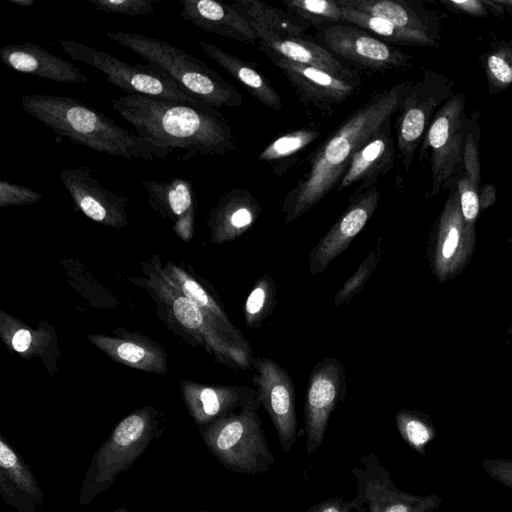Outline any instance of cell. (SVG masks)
Listing matches in <instances>:
<instances>
[{"label": "cell", "mask_w": 512, "mask_h": 512, "mask_svg": "<svg viewBox=\"0 0 512 512\" xmlns=\"http://www.w3.org/2000/svg\"><path fill=\"white\" fill-rule=\"evenodd\" d=\"M1 61L14 71L59 83H87L88 77L70 61L55 56L32 42L0 49Z\"/></svg>", "instance_id": "23"}, {"label": "cell", "mask_w": 512, "mask_h": 512, "mask_svg": "<svg viewBox=\"0 0 512 512\" xmlns=\"http://www.w3.org/2000/svg\"><path fill=\"white\" fill-rule=\"evenodd\" d=\"M0 330L7 346L24 356L40 353V348H44V344L48 342V337H41L43 333L31 330L4 312H1Z\"/></svg>", "instance_id": "35"}, {"label": "cell", "mask_w": 512, "mask_h": 512, "mask_svg": "<svg viewBox=\"0 0 512 512\" xmlns=\"http://www.w3.org/2000/svg\"><path fill=\"white\" fill-rule=\"evenodd\" d=\"M379 200L376 186L349 198L348 207L308 254V271L312 276L324 272L349 247L373 216Z\"/></svg>", "instance_id": "15"}, {"label": "cell", "mask_w": 512, "mask_h": 512, "mask_svg": "<svg viewBox=\"0 0 512 512\" xmlns=\"http://www.w3.org/2000/svg\"><path fill=\"white\" fill-rule=\"evenodd\" d=\"M112 109L140 137L160 147L219 156L236 148L232 128L220 112L135 93L112 99Z\"/></svg>", "instance_id": "2"}, {"label": "cell", "mask_w": 512, "mask_h": 512, "mask_svg": "<svg viewBox=\"0 0 512 512\" xmlns=\"http://www.w3.org/2000/svg\"><path fill=\"white\" fill-rule=\"evenodd\" d=\"M162 269L173 285L196 304L228 338L244 346L251 347L242 332L231 322L219 300L202 283L170 261H167Z\"/></svg>", "instance_id": "28"}, {"label": "cell", "mask_w": 512, "mask_h": 512, "mask_svg": "<svg viewBox=\"0 0 512 512\" xmlns=\"http://www.w3.org/2000/svg\"><path fill=\"white\" fill-rule=\"evenodd\" d=\"M182 19L207 32L254 44L257 36L250 23L229 3L213 0H181Z\"/></svg>", "instance_id": "25"}, {"label": "cell", "mask_w": 512, "mask_h": 512, "mask_svg": "<svg viewBox=\"0 0 512 512\" xmlns=\"http://www.w3.org/2000/svg\"><path fill=\"white\" fill-rule=\"evenodd\" d=\"M320 135V130L314 125L284 133L260 152L258 160L270 164L273 175L280 178L296 164L305 148Z\"/></svg>", "instance_id": "30"}, {"label": "cell", "mask_w": 512, "mask_h": 512, "mask_svg": "<svg viewBox=\"0 0 512 512\" xmlns=\"http://www.w3.org/2000/svg\"><path fill=\"white\" fill-rule=\"evenodd\" d=\"M88 340L114 361L146 372L166 373L167 358L162 347L138 337L137 334L122 332L118 336L102 334L89 335Z\"/></svg>", "instance_id": "26"}, {"label": "cell", "mask_w": 512, "mask_h": 512, "mask_svg": "<svg viewBox=\"0 0 512 512\" xmlns=\"http://www.w3.org/2000/svg\"><path fill=\"white\" fill-rule=\"evenodd\" d=\"M478 183L479 181L466 174L457 181L461 212L467 221H473L479 212V198L476 191Z\"/></svg>", "instance_id": "40"}, {"label": "cell", "mask_w": 512, "mask_h": 512, "mask_svg": "<svg viewBox=\"0 0 512 512\" xmlns=\"http://www.w3.org/2000/svg\"><path fill=\"white\" fill-rule=\"evenodd\" d=\"M306 512H368V510L357 496L347 501L337 496L315 503Z\"/></svg>", "instance_id": "42"}, {"label": "cell", "mask_w": 512, "mask_h": 512, "mask_svg": "<svg viewBox=\"0 0 512 512\" xmlns=\"http://www.w3.org/2000/svg\"><path fill=\"white\" fill-rule=\"evenodd\" d=\"M156 0H89L99 11L126 16H147L154 14Z\"/></svg>", "instance_id": "38"}, {"label": "cell", "mask_w": 512, "mask_h": 512, "mask_svg": "<svg viewBox=\"0 0 512 512\" xmlns=\"http://www.w3.org/2000/svg\"><path fill=\"white\" fill-rule=\"evenodd\" d=\"M487 67L492 77L500 84L508 85L512 83V66L500 53L488 57Z\"/></svg>", "instance_id": "43"}, {"label": "cell", "mask_w": 512, "mask_h": 512, "mask_svg": "<svg viewBox=\"0 0 512 512\" xmlns=\"http://www.w3.org/2000/svg\"><path fill=\"white\" fill-rule=\"evenodd\" d=\"M0 495L17 512H36L43 492L22 456L0 436Z\"/></svg>", "instance_id": "22"}, {"label": "cell", "mask_w": 512, "mask_h": 512, "mask_svg": "<svg viewBox=\"0 0 512 512\" xmlns=\"http://www.w3.org/2000/svg\"><path fill=\"white\" fill-rule=\"evenodd\" d=\"M184 403L198 426L209 424L259 399L257 390L246 385L181 384Z\"/></svg>", "instance_id": "18"}, {"label": "cell", "mask_w": 512, "mask_h": 512, "mask_svg": "<svg viewBox=\"0 0 512 512\" xmlns=\"http://www.w3.org/2000/svg\"><path fill=\"white\" fill-rule=\"evenodd\" d=\"M351 473L356 483L355 496L368 512H433L443 502L436 494L413 495L398 488L373 451L362 455Z\"/></svg>", "instance_id": "9"}, {"label": "cell", "mask_w": 512, "mask_h": 512, "mask_svg": "<svg viewBox=\"0 0 512 512\" xmlns=\"http://www.w3.org/2000/svg\"><path fill=\"white\" fill-rule=\"evenodd\" d=\"M43 195L28 187L0 180V206H22L39 202Z\"/></svg>", "instance_id": "39"}, {"label": "cell", "mask_w": 512, "mask_h": 512, "mask_svg": "<svg viewBox=\"0 0 512 512\" xmlns=\"http://www.w3.org/2000/svg\"><path fill=\"white\" fill-rule=\"evenodd\" d=\"M60 45L73 60L100 70L106 75L108 82L127 94L135 93L180 102L209 113L219 112L156 65L123 62L105 51L74 40L62 39Z\"/></svg>", "instance_id": "7"}, {"label": "cell", "mask_w": 512, "mask_h": 512, "mask_svg": "<svg viewBox=\"0 0 512 512\" xmlns=\"http://www.w3.org/2000/svg\"><path fill=\"white\" fill-rule=\"evenodd\" d=\"M260 406L258 399L237 412L199 426L208 450L233 472L259 475L275 464L258 414Z\"/></svg>", "instance_id": "6"}, {"label": "cell", "mask_w": 512, "mask_h": 512, "mask_svg": "<svg viewBox=\"0 0 512 512\" xmlns=\"http://www.w3.org/2000/svg\"><path fill=\"white\" fill-rule=\"evenodd\" d=\"M341 9L345 23L359 27L386 43L430 47L438 45L430 36L402 29L381 17L350 8L341 7Z\"/></svg>", "instance_id": "32"}, {"label": "cell", "mask_w": 512, "mask_h": 512, "mask_svg": "<svg viewBox=\"0 0 512 512\" xmlns=\"http://www.w3.org/2000/svg\"><path fill=\"white\" fill-rule=\"evenodd\" d=\"M255 369L252 381L256 386L261 405L268 413L279 443L289 453L297 437L295 387L286 369L267 357H253Z\"/></svg>", "instance_id": "13"}, {"label": "cell", "mask_w": 512, "mask_h": 512, "mask_svg": "<svg viewBox=\"0 0 512 512\" xmlns=\"http://www.w3.org/2000/svg\"><path fill=\"white\" fill-rule=\"evenodd\" d=\"M60 179L77 207L91 220L105 226L127 225L129 199L106 189L84 166L62 169Z\"/></svg>", "instance_id": "17"}, {"label": "cell", "mask_w": 512, "mask_h": 512, "mask_svg": "<svg viewBox=\"0 0 512 512\" xmlns=\"http://www.w3.org/2000/svg\"><path fill=\"white\" fill-rule=\"evenodd\" d=\"M248 22L282 36L303 37L307 27L286 9L258 0H234L229 3Z\"/></svg>", "instance_id": "31"}, {"label": "cell", "mask_w": 512, "mask_h": 512, "mask_svg": "<svg viewBox=\"0 0 512 512\" xmlns=\"http://www.w3.org/2000/svg\"><path fill=\"white\" fill-rule=\"evenodd\" d=\"M344 8L386 19L394 25L415 33L431 36V26L423 8L404 0H337ZM433 38V37H432Z\"/></svg>", "instance_id": "29"}, {"label": "cell", "mask_w": 512, "mask_h": 512, "mask_svg": "<svg viewBox=\"0 0 512 512\" xmlns=\"http://www.w3.org/2000/svg\"><path fill=\"white\" fill-rule=\"evenodd\" d=\"M391 119L386 120L352 156L336 191L359 183L355 193L375 186L380 176L394 166L396 149L390 130Z\"/></svg>", "instance_id": "20"}, {"label": "cell", "mask_w": 512, "mask_h": 512, "mask_svg": "<svg viewBox=\"0 0 512 512\" xmlns=\"http://www.w3.org/2000/svg\"><path fill=\"white\" fill-rule=\"evenodd\" d=\"M249 23L260 42V48L268 49L292 62L322 69L343 80L361 83L357 71L324 46L303 37L278 35L255 23Z\"/></svg>", "instance_id": "19"}, {"label": "cell", "mask_w": 512, "mask_h": 512, "mask_svg": "<svg viewBox=\"0 0 512 512\" xmlns=\"http://www.w3.org/2000/svg\"><path fill=\"white\" fill-rule=\"evenodd\" d=\"M112 512H130V511L125 507H119V508L113 510Z\"/></svg>", "instance_id": "47"}, {"label": "cell", "mask_w": 512, "mask_h": 512, "mask_svg": "<svg viewBox=\"0 0 512 512\" xmlns=\"http://www.w3.org/2000/svg\"><path fill=\"white\" fill-rule=\"evenodd\" d=\"M203 52L227 71L234 79L264 106L279 112L282 100L271 82L256 69V62L234 56L222 48L204 41H197Z\"/></svg>", "instance_id": "27"}, {"label": "cell", "mask_w": 512, "mask_h": 512, "mask_svg": "<svg viewBox=\"0 0 512 512\" xmlns=\"http://www.w3.org/2000/svg\"><path fill=\"white\" fill-rule=\"evenodd\" d=\"M450 4L458 9H461L467 13L474 15H485L486 11L483 7V2L476 0H464V1H450Z\"/></svg>", "instance_id": "44"}, {"label": "cell", "mask_w": 512, "mask_h": 512, "mask_svg": "<svg viewBox=\"0 0 512 512\" xmlns=\"http://www.w3.org/2000/svg\"><path fill=\"white\" fill-rule=\"evenodd\" d=\"M410 82L402 81L371 95L309 155L308 172L283 199L286 224L300 218L338 187L353 154L397 112Z\"/></svg>", "instance_id": "1"}, {"label": "cell", "mask_w": 512, "mask_h": 512, "mask_svg": "<svg viewBox=\"0 0 512 512\" xmlns=\"http://www.w3.org/2000/svg\"><path fill=\"white\" fill-rule=\"evenodd\" d=\"M105 35L119 45L133 51L148 64L163 69L186 90L214 108L241 107L243 98L207 64L170 43L132 32H111Z\"/></svg>", "instance_id": "4"}, {"label": "cell", "mask_w": 512, "mask_h": 512, "mask_svg": "<svg viewBox=\"0 0 512 512\" xmlns=\"http://www.w3.org/2000/svg\"><path fill=\"white\" fill-rule=\"evenodd\" d=\"M347 394L346 374L341 361L326 357L313 367L304 401L306 452L312 455L322 444L332 412Z\"/></svg>", "instance_id": "11"}, {"label": "cell", "mask_w": 512, "mask_h": 512, "mask_svg": "<svg viewBox=\"0 0 512 512\" xmlns=\"http://www.w3.org/2000/svg\"><path fill=\"white\" fill-rule=\"evenodd\" d=\"M198 512H213V511L201 510V511H198Z\"/></svg>", "instance_id": "48"}, {"label": "cell", "mask_w": 512, "mask_h": 512, "mask_svg": "<svg viewBox=\"0 0 512 512\" xmlns=\"http://www.w3.org/2000/svg\"><path fill=\"white\" fill-rule=\"evenodd\" d=\"M142 186L149 205L170 220L174 231L185 241L192 238L196 201L192 183L182 177L168 181L146 180Z\"/></svg>", "instance_id": "21"}, {"label": "cell", "mask_w": 512, "mask_h": 512, "mask_svg": "<svg viewBox=\"0 0 512 512\" xmlns=\"http://www.w3.org/2000/svg\"><path fill=\"white\" fill-rule=\"evenodd\" d=\"M442 78L427 71L418 81H411L397 110V156L408 171L435 109L444 99Z\"/></svg>", "instance_id": "12"}, {"label": "cell", "mask_w": 512, "mask_h": 512, "mask_svg": "<svg viewBox=\"0 0 512 512\" xmlns=\"http://www.w3.org/2000/svg\"><path fill=\"white\" fill-rule=\"evenodd\" d=\"M382 245L377 243L368 256L360 263L356 271L345 281L333 297V306L338 307L351 300L364 288L377 268L382 257Z\"/></svg>", "instance_id": "37"}, {"label": "cell", "mask_w": 512, "mask_h": 512, "mask_svg": "<svg viewBox=\"0 0 512 512\" xmlns=\"http://www.w3.org/2000/svg\"><path fill=\"white\" fill-rule=\"evenodd\" d=\"M432 120L420 152L423 155L427 148L431 150V195H434L456 172L462 160L464 133L468 127L465 96L460 93L451 96Z\"/></svg>", "instance_id": "10"}, {"label": "cell", "mask_w": 512, "mask_h": 512, "mask_svg": "<svg viewBox=\"0 0 512 512\" xmlns=\"http://www.w3.org/2000/svg\"><path fill=\"white\" fill-rule=\"evenodd\" d=\"M25 112L56 134L96 152L127 159L166 160L171 148L154 145L85 103L62 95L28 94Z\"/></svg>", "instance_id": "3"}, {"label": "cell", "mask_w": 512, "mask_h": 512, "mask_svg": "<svg viewBox=\"0 0 512 512\" xmlns=\"http://www.w3.org/2000/svg\"><path fill=\"white\" fill-rule=\"evenodd\" d=\"M144 280L157 300L166 307L168 314L176 320L188 335L200 344L214 359L234 370L251 368L252 347L244 346L228 338L200 308L184 296L173 285L162 266L153 265Z\"/></svg>", "instance_id": "8"}, {"label": "cell", "mask_w": 512, "mask_h": 512, "mask_svg": "<svg viewBox=\"0 0 512 512\" xmlns=\"http://www.w3.org/2000/svg\"><path fill=\"white\" fill-rule=\"evenodd\" d=\"M260 49L280 69L299 99L323 113L333 112L360 87V84L343 80L322 69L298 64L268 49Z\"/></svg>", "instance_id": "16"}, {"label": "cell", "mask_w": 512, "mask_h": 512, "mask_svg": "<svg viewBox=\"0 0 512 512\" xmlns=\"http://www.w3.org/2000/svg\"><path fill=\"white\" fill-rule=\"evenodd\" d=\"M10 2L20 7H31L34 4V0H10Z\"/></svg>", "instance_id": "46"}, {"label": "cell", "mask_w": 512, "mask_h": 512, "mask_svg": "<svg viewBox=\"0 0 512 512\" xmlns=\"http://www.w3.org/2000/svg\"><path fill=\"white\" fill-rule=\"evenodd\" d=\"M158 411L143 407L124 417L94 453L79 490V504H90L108 490L160 436Z\"/></svg>", "instance_id": "5"}, {"label": "cell", "mask_w": 512, "mask_h": 512, "mask_svg": "<svg viewBox=\"0 0 512 512\" xmlns=\"http://www.w3.org/2000/svg\"><path fill=\"white\" fill-rule=\"evenodd\" d=\"M395 421L403 440L415 452L425 456L428 444L436 436L433 425L425 418L407 410H400L395 416Z\"/></svg>", "instance_id": "36"}, {"label": "cell", "mask_w": 512, "mask_h": 512, "mask_svg": "<svg viewBox=\"0 0 512 512\" xmlns=\"http://www.w3.org/2000/svg\"><path fill=\"white\" fill-rule=\"evenodd\" d=\"M276 306V284L268 275L259 277L244 303V318L248 328H258Z\"/></svg>", "instance_id": "34"}, {"label": "cell", "mask_w": 512, "mask_h": 512, "mask_svg": "<svg viewBox=\"0 0 512 512\" xmlns=\"http://www.w3.org/2000/svg\"><path fill=\"white\" fill-rule=\"evenodd\" d=\"M261 212L259 201L250 191L228 190L209 214L211 242L221 244L235 240L253 226Z\"/></svg>", "instance_id": "24"}, {"label": "cell", "mask_w": 512, "mask_h": 512, "mask_svg": "<svg viewBox=\"0 0 512 512\" xmlns=\"http://www.w3.org/2000/svg\"><path fill=\"white\" fill-rule=\"evenodd\" d=\"M480 464L489 477L512 490V458H485Z\"/></svg>", "instance_id": "41"}, {"label": "cell", "mask_w": 512, "mask_h": 512, "mask_svg": "<svg viewBox=\"0 0 512 512\" xmlns=\"http://www.w3.org/2000/svg\"><path fill=\"white\" fill-rule=\"evenodd\" d=\"M459 241V231L456 226H451L447 238L443 244L442 254L445 258L453 255Z\"/></svg>", "instance_id": "45"}, {"label": "cell", "mask_w": 512, "mask_h": 512, "mask_svg": "<svg viewBox=\"0 0 512 512\" xmlns=\"http://www.w3.org/2000/svg\"><path fill=\"white\" fill-rule=\"evenodd\" d=\"M319 39L338 59L364 69L401 68L411 60V55L345 22L320 29Z\"/></svg>", "instance_id": "14"}, {"label": "cell", "mask_w": 512, "mask_h": 512, "mask_svg": "<svg viewBox=\"0 0 512 512\" xmlns=\"http://www.w3.org/2000/svg\"><path fill=\"white\" fill-rule=\"evenodd\" d=\"M286 10L307 28L318 30L344 22L341 6L337 0H282Z\"/></svg>", "instance_id": "33"}]
</instances>
